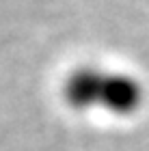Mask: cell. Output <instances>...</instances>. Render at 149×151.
<instances>
[{
  "label": "cell",
  "instance_id": "obj_1",
  "mask_svg": "<svg viewBox=\"0 0 149 151\" xmlns=\"http://www.w3.org/2000/svg\"><path fill=\"white\" fill-rule=\"evenodd\" d=\"M143 104V86L136 78L130 73H117L110 71L104 76V86H101L99 106L108 112L125 116L136 112Z\"/></svg>",
  "mask_w": 149,
  "mask_h": 151
},
{
  "label": "cell",
  "instance_id": "obj_2",
  "mask_svg": "<svg viewBox=\"0 0 149 151\" xmlns=\"http://www.w3.org/2000/svg\"><path fill=\"white\" fill-rule=\"evenodd\" d=\"M104 76L106 71L93 65H82L73 69L63 84V97L67 106L73 110H91V108L99 106Z\"/></svg>",
  "mask_w": 149,
  "mask_h": 151
}]
</instances>
